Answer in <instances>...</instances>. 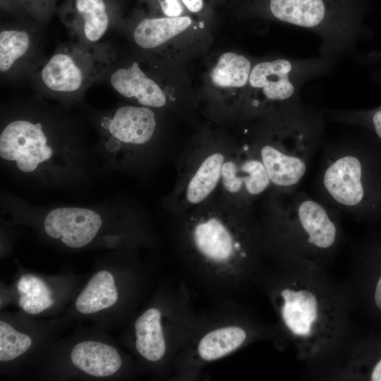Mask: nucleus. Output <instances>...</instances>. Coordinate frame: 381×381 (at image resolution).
<instances>
[{
    "mask_svg": "<svg viewBox=\"0 0 381 381\" xmlns=\"http://www.w3.org/2000/svg\"><path fill=\"white\" fill-rule=\"evenodd\" d=\"M265 265L255 284L275 313L277 349L291 344L308 377L322 380L354 337L344 285L325 270Z\"/></svg>",
    "mask_w": 381,
    "mask_h": 381,
    "instance_id": "nucleus-1",
    "label": "nucleus"
},
{
    "mask_svg": "<svg viewBox=\"0 0 381 381\" xmlns=\"http://www.w3.org/2000/svg\"><path fill=\"white\" fill-rule=\"evenodd\" d=\"M172 220L179 256L202 287L229 297L255 284L266 258L254 207H236L214 195Z\"/></svg>",
    "mask_w": 381,
    "mask_h": 381,
    "instance_id": "nucleus-2",
    "label": "nucleus"
},
{
    "mask_svg": "<svg viewBox=\"0 0 381 381\" xmlns=\"http://www.w3.org/2000/svg\"><path fill=\"white\" fill-rule=\"evenodd\" d=\"M339 213L298 189H271L258 212L266 260L278 267L325 270L344 242Z\"/></svg>",
    "mask_w": 381,
    "mask_h": 381,
    "instance_id": "nucleus-3",
    "label": "nucleus"
},
{
    "mask_svg": "<svg viewBox=\"0 0 381 381\" xmlns=\"http://www.w3.org/2000/svg\"><path fill=\"white\" fill-rule=\"evenodd\" d=\"M322 145L317 198L358 220L381 218V141L362 128Z\"/></svg>",
    "mask_w": 381,
    "mask_h": 381,
    "instance_id": "nucleus-4",
    "label": "nucleus"
},
{
    "mask_svg": "<svg viewBox=\"0 0 381 381\" xmlns=\"http://www.w3.org/2000/svg\"><path fill=\"white\" fill-rule=\"evenodd\" d=\"M248 140L264 164L272 189H298L309 164L324 143V112L301 99L274 109L256 119Z\"/></svg>",
    "mask_w": 381,
    "mask_h": 381,
    "instance_id": "nucleus-5",
    "label": "nucleus"
},
{
    "mask_svg": "<svg viewBox=\"0 0 381 381\" xmlns=\"http://www.w3.org/2000/svg\"><path fill=\"white\" fill-rule=\"evenodd\" d=\"M279 344L275 324H268L240 304L222 300L195 313L185 344L174 363L171 380L203 378L205 368L259 341Z\"/></svg>",
    "mask_w": 381,
    "mask_h": 381,
    "instance_id": "nucleus-6",
    "label": "nucleus"
},
{
    "mask_svg": "<svg viewBox=\"0 0 381 381\" xmlns=\"http://www.w3.org/2000/svg\"><path fill=\"white\" fill-rule=\"evenodd\" d=\"M1 117L0 157L22 173L49 164L78 133L76 121L39 94L5 105Z\"/></svg>",
    "mask_w": 381,
    "mask_h": 381,
    "instance_id": "nucleus-7",
    "label": "nucleus"
},
{
    "mask_svg": "<svg viewBox=\"0 0 381 381\" xmlns=\"http://www.w3.org/2000/svg\"><path fill=\"white\" fill-rule=\"evenodd\" d=\"M195 313L185 283L173 281L134 322V348L138 354L171 378Z\"/></svg>",
    "mask_w": 381,
    "mask_h": 381,
    "instance_id": "nucleus-8",
    "label": "nucleus"
},
{
    "mask_svg": "<svg viewBox=\"0 0 381 381\" xmlns=\"http://www.w3.org/2000/svg\"><path fill=\"white\" fill-rule=\"evenodd\" d=\"M268 8L274 18L315 33L320 53L339 59L355 56L360 41L372 36L358 0H269Z\"/></svg>",
    "mask_w": 381,
    "mask_h": 381,
    "instance_id": "nucleus-9",
    "label": "nucleus"
},
{
    "mask_svg": "<svg viewBox=\"0 0 381 381\" xmlns=\"http://www.w3.org/2000/svg\"><path fill=\"white\" fill-rule=\"evenodd\" d=\"M117 54L109 42L89 44L73 40L60 44L30 80L44 97L62 103L78 102L91 85L103 80Z\"/></svg>",
    "mask_w": 381,
    "mask_h": 381,
    "instance_id": "nucleus-10",
    "label": "nucleus"
},
{
    "mask_svg": "<svg viewBox=\"0 0 381 381\" xmlns=\"http://www.w3.org/2000/svg\"><path fill=\"white\" fill-rule=\"evenodd\" d=\"M238 143L235 140L206 133L181 150L176 160L174 186L162 200L172 217L200 206L215 195L222 166Z\"/></svg>",
    "mask_w": 381,
    "mask_h": 381,
    "instance_id": "nucleus-11",
    "label": "nucleus"
},
{
    "mask_svg": "<svg viewBox=\"0 0 381 381\" xmlns=\"http://www.w3.org/2000/svg\"><path fill=\"white\" fill-rule=\"evenodd\" d=\"M339 59L320 53L306 59L285 57L265 60L253 66L248 89L241 107L248 119L300 99L306 83L329 73Z\"/></svg>",
    "mask_w": 381,
    "mask_h": 381,
    "instance_id": "nucleus-12",
    "label": "nucleus"
},
{
    "mask_svg": "<svg viewBox=\"0 0 381 381\" xmlns=\"http://www.w3.org/2000/svg\"><path fill=\"white\" fill-rule=\"evenodd\" d=\"M153 109L125 104L100 113L95 119L103 140L111 152L122 153L126 166L153 159L157 150L158 120Z\"/></svg>",
    "mask_w": 381,
    "mask_h": 381,
    "instance_id": "nucleus-13",
    "label": "nucleus"
},
{
    "mask_svg": "<svg viewBox=\"0 0 381 381\" xmlns=\"http://www.w3.org/2000/svg\"><path fill=\"white\" fill-rule=\"evenodd\" d=\"M271 189L265 167L250 143L239 142L222 166L214 195L231 205L249 207H254Z\"/></svg>",
    "mask_w": 381,
    "mask_h": 381,
    "instance_id": "nucleus-14",
    "label": "nucleus"
},
{
    "mask_svg": "<svg viewBox=\"0 0 381 381\" xmlns=\"http://www.w3.org/2000/svg\"><path fill=\"white\" fill-rule=\"evenodd\" d=\"M44 34L32 25H1L0 30V75L1 82L30 80L47 59Z\"/></svg>",
    "mask_w": 381,
    "mask_h": 381,
    "instance_id": "nucleus-15",
    "label": "nucleus"
},
{
    "mask_svg": "<svg viewBox=\"0 0 381 381\" xmlns=\"http://www.w3.org/2000/svg\"><path fill=\"white\" fill-rule=\"evenodd\" d=\"M103 80L120 96L137 104L158 109L168 104L158 80L138 59H121L117 54Z\"/></svg>",
    "mask_w": 381,
    "mask_h": 381,
    "instance_id": "nucleus-16",
    "label": "nucleus"
},
{
    "mask_svg": "<svg viewBox=\"0 0 381 381\" xmlns=\"http://www.w3.org/2000/svg\"><path fill=\"white\" fill-rule=\"evenodd\" d=\"M102 226V219L98 212L79 207L55 208L44 220L46 234L71 248L87 246L97 235Z\"/></svg>",
    "mask_w": 381,
    "mask_h": 381,
    "instance_id": "nucleus-17",
    "label": "nucleus"
},
{
    "mask_svg": "<svg viewBox=\"0 0 381 381\" xmlns=\"http://www.w3.org/2000/svg\"><path fill=\"white\" fill-rule=\"evenodd\" d=\"M75 14L65 20L73 40L94 44L100 42L111 27V17L104 0H75Z\"/></svg>",
    "mask_w": 381,
    "mask_h": 381,
    "instance_id": "nucleus-18",
    "label": "nucleus"
},
{
    "mask_svg": "<svg viewBox=\"0 0 381 381\" xmlns=\"http://www.w3.org/2000/svg\"><path fill=\"white\" fill-rule=\"evenodd\" d=\"M72 363L84 373L97 377L116 373L123 361L118 351L109 344L96 341H83L71 352Z\"/></svg>",
    "mask_w": 381,
    "mask_h": 381,
    "instance_id": "nucleus-19",
    "label": "nucleus"
},
{
    "mask_svg": "<svg viewBox=\"0 0 381 381\" xmlns=\"http://www.w3.org/2000/svg\"><path fill=\"white\" fill-rule=\"evenodd\" d=\"M191 23L188 16L145 18L133 30V40L143 49H154L184 32Z\"/></svg>",
    "mask_w": 381,
    "mask_h": 381,
    "instance_id": "nucleus-20",
    "label": "nucleus"
},
{
    "mask_svg": "<svg viewBox=\"0 0 381 381\" xmlns=\"http://www.w3.org/2000/svg\"><path fill=\"white\" fill-rule=\"evenodd\" d=\"M119 299V292L111 273L99 271L90 279L75 301L77 310L83 314H92L110 308Z\"/></svg>",
    "mask_w": 381,
    "mask_h": 381,
    "instance_id": "nucleus-21",
    "label": "nucleus"
},
{
    "mask_svg": "<svg viewBox=\"0 0 381 381\" xmlns=\"http://www.w3.org/2000/svg\"><path fill=\"white\" fill-rule=\"evenodd\" d=\"M253 66L248 58L234 52H226L219 60L210 73L212 83L222 88L245 90Z\"/></svg>",
    "mask_w": 381,
    "mask_h": 381,
    "instance_id": "nucleus-22",
    "label": "nucleus"
},
{
    "mask_svg": "<svg viewBox=\"0 0 381 381\" xmlns=\"http://www.w3.org/2000/svg\"><path fill=\"white\" fill-rule=\"evenodd\" d=\"M372 78L381 87V68L373 70ZM327 121H334L362 128L381 141V103L367 109H322Z\"/></svg>",
    "mask_w": 381,
    "mask_h": 381,
    "instance_id": "nucleus-23",
    "label": "nucleus"
},
{
    "mask_svg": "<svg viewBox=\"0 0 381 381\" xmlns=\"http://www.w3.org/2000/svg\"><path fill=\"white\" fill-rule=\"evenodd\" d=\"M32 339L4 321H0V361H10L25 353L31 346Z\"/></svg>",
    "mask_w": 381,
    "mask_h": 381,
    "instance_id": "nucleus-24",
    "label": "nucleus"
},
{
    "mask_svg": "<svg viewBox=\"0 0 381 381\" xmlns=\"http://www.w3.org/2000/svg\"><path fill=\"white\" fill-rule=\"evenodd\" d=\"M162 11L167 17L181 16L183 6L179 0H158Z\"/></svg>",
    "mask_w": 381,
    "mask_h": 381,
    "instance_id": "nucleus-25",
    "label": "nucleus"
},
{
    "mask_svg": "<svg viewBox=\"0 0 381 381\" xmlns=\"http://www.w3.org/2000/svg\"><path fill=\"white\" fill-rule=\"evenodd\" d=\"M373 302L377 310L381 313V273L373 286Z\"/></svg>",
    "mask_w": 381,
    "mask_h": 381,
    "instance_id": "nucleus-26",
    "label": "nucleus"
},
{
    "mask_svg": "<svg viewBox=\"0 0 381 381\" xmlns=\"http://www.w3.org/2000/svg\"><path fill=\"white\" fill-rule=\"evenodd\" d=\"M367 374L370 380L381 381V356L373 363Z\"/></svg>",
    "mask_w": 381,
    "mask_h": 381,
    "instance_id": "nucleus-27",
    "label": "nucleus"
},
{
    "mask_svg": "<svg viewBox=\"0 0 381 381\" xmlns=\"http://www.w3.org/2000/svg\"><path fill=\"white\" fill-rule=\"evenodd\" d=\"M188 11L193 13L200 11L203 6L202 0H181Z\"/></svg>",
    "mask_w": 381,
    "mask_h": 381,
    "instance_id": "nucleus-28",
    "label": "nucleus"
}]
</instances>
